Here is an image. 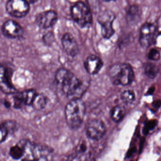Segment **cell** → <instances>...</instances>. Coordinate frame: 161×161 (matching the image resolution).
Instances as JSON below:
<instances>
[{"instance_id":"6da1fadb","label":"cell","mask_w":161,"mask_h":161,"mask_svg":"<svg viewBox=\"0 0 161 161\" xmlns=\"http://www.w3.org/2000/svg\"><path fill=\"white\" fill-rule=\"evenodd\" d=\"M57 83L70 100L81 99L87 88V83L79 79L69 70L61 68L55 75Z\"/></svg>"},{"instance_id":"7a4b0ae2","label":"cell","mask_w":161,"mask_h":161,"mask_svg":"<svg viewBox=\"0 0 161 161\" xmlns=\"http://www.w3.org/2000/svg\"><path fill=\"white\" fill-rule=\"evenodd\" d=\"M23 161H52L54 153L53 149L46 145L22 139Z\"/></svg>"},{"instance_id":"3957f363","label":"cell","mask_w":161,"mask_h":161,"mask_svg":"<svg viewBox=\"0 0 161 161\" xmlns=\"http://www.w3.org/2000/svg\"><path fill=\"white\" fill-rule=\"evenodd\" d=\"M66 122L73 129L79 128L82 124L85 116V106L81 99L70 100L65 108Z\"/></svg>"},{"instance_id":"277c9868","label":"cell","mask_w":161,"mask_h":161,"mask_svg":"<svg viewBox=\"0 0 161 161\" xmlns=\"http://www.w3.org/2000/svg\"><path fill=\"white\" fill-rule=\"evenodd\" d=\"M109 76L112 83L116 85H130L135 78L134 71L128 63H118L111 67Z\"/></svg>"},{"instance_id":"5b68a950","label":"cell","mask_w":161,"mask_h":161,"mask_svg":"<svg viewBox=\"0 0 161 161\" xmlns=\"http://www.w3.org/2000/svg\"><path fill=\"white\" fill-rule=\"evenodd\" d=\"M73 20L80 27L90 26L93 22V16L88 6L82 1L76 2L71 8Z\"/></svg>"},{"instance_id":"8992f818","label":"cell","mask_w":161,"mask_h":161,"mask_svg":"<svg viewBox=\"0 0 161 161\" xmlns=\"http://www.w3.org/2000/svg\"><path fill=\"white\" fill-rule=\"evenodd\" d=\"M116 18L114 13L110 10L103 11L99 15L97 21L101 26L102 36L105 39H109L115 33L112 24Z\"/></svg>"},{"instance_id":"52a82bcc","label":"cell","mask_w":161,"mask_h":161,"mask_svg":"<svg viewBox=\"0 0 161 161\" xmlns=\"http://www.w3.org/2000/svg\"><path fill=\"white\" fill-rule=\"evenodd\" d=\"M13 69L7 64H1L0 70V86L1 90L7 94H14L16 93L11 82Z\"/></svg>"},{"instance_id":"ba28073f","label":"cell","mask_w":161,"mask_h":161,"mask_svg":"<svg viewBox=\"0 0 161 161\" xmlns=\"http://www.w3.org/2000/svg\"><path fill=\"white\" fill-rule=\"evenodd\" d=\"M6 10L11 16L23 18L30 11V3L23 0H9L6 4Z\"/></svg>"},{"instance_id":"9c48e42d","label":"cell","mask_w":161,"mask_h":161,"mask_svg":"<svg viewBox=\"0 0 161 161\" xmlns=\"http://www.w3.org/2000/svg\"><path fill=\"white\" fill-rule=\"evenodd\" d=\"M157 26L154 23L145 22L143 24L140 30L139 42L144 48H148L154 42L157 32Z\"/></svg>"},{"instance_id":"30bf717a","label":"cell","mask_w":161,"mask_h":161,"mask_svg":"<svg viewBox=\"0 0 161 161\" xmlns=\"http://www.w3.org/2000/svg\"><path fill=\"white\" fill-rule=\"evenodd\" d=\"M106 128L105 124L100 119L89 121L85 127L86 135L94 140H99L105 135Z\"/></svg>"},{"instance_id":"8fae6325","label":"cell","mask_w":161,"mask_h":161,"mask_svg":"<svg viewBox=\"0 0 161 161\" xmlns=\"http://www.w3.org/2000/svg\"><path fill=\"white\" fill-rule=\"evenodd\" d=\"M58 16L55 11L48 10L39 13L36 18L38 26L42 29H47L56 24Z\"/></svg>"},{"instance_id":"7c38bea8","label":"cell","mask_w":161,"mask_h":161,"mask_svg":"<svg viewBox=\"0 0 161 161\" xmlns=\"http://www.w3.org/2000/svg\"><path fill=\"white\" fill-rule=\"evenodd\" d=\"M2 32L7 38L16 39L22 36L23 30L16 21L9 20L3 23L2 26Z\"/></svg>"},{"instance_id":"4fadbf2b","label":"cell","mask_w":161,"mask_h":161,"mask_svg":"<svg viewBox=\"0 0 161 161\" xmlns=\"http://www.w3.org/2000/svg\"><path fill=\"white\" fill-rule=\"evenodd\" d=\"M62 44L66 53L74 57L79 53V47L75 38L71 34L66 33L62 38Z\"/></svg>"},{"instance_id":"5bb4252c","label":"cell","mask_w":161,"mask_h":161,"mask_svg":"<svg viewBox=\"0 0 161 161\" xmlns=\"http://www.w3.org/2000/svg\"><path fill=\"white\" fill-rule=\"evenodd\" d=\"M103 65L104 63L100 58L94 54L88 56L84 63L85 69L90 75H95L98 73Z\"/></svg>"},{"instance_id":"9a60e30c","label":"cell","mask_w":161,"mask_h":161,"mask_svg":"<svg viewBox=\"0 0 161 161\" xmlns=\"http://www.w3.org/2000/svg\"><path fill=\"white\" fill-rule=\"evenodd\" d=\"M141 10L137 5H131L127 11L126 20L131 26L138 24L141 20Z\"/></svg>"},{"instance_id":"2e32d148","label":"cell","mask_w":161,"mask_h":161,"mask_svg":"<svg viewBox=\"0 0 161 161\" xmlns=\"http://www.w3.org/2000/svg\"><path fill=\"white\" fill-rule=\"evenodd\" d=\"M17 123L12 120L4 121L1 125V142L4 141L8 135L16 129Z\"/></svg>"},{"instance_id":"e0dca14e","label":"cell","mask_w":161,"mask_h":161,"mask_svg":"<svg viewBox=\"0 0 161 161\" xmlns=\"http://www.w3.org/2000/svg\"><path fill=\"white\" fill-rule=\"evenodd\" d=\"M126 113L125 107L122 105H117L112 109L111 117L113 121L118 123L123 119Z\"/></svg>"},{"instance_id":"ac0fdd59","label":"cell","mask_w":161,"mask_h":161,"mask_svg":"<svg viewBox=\"0 0 161 161\" xmlns=\"http://www.w3.org/2000/svg\"><path fill=\"white\" fill-rule=\"evenodd\" d=\"M47 104L46 97L42 94H37L31 106L36 110H41L46 107Z\"/></svg>"},{"instance_id":"d6986e66","label":"cell","mask_w":161,"mask_h":161,"mask_svg":"<svg viewBox=\"0 0 161 161\" xmlns=\"http://www.w3.org/2000/svg\"><path fill=\"white\" fill-rule=\"evenodd\" d=\"M10 155L11 157L15 160H20L22 159L23 147L20 140L10 148Z\"/></svg>"},{"instance_id":"ffe728a7","label":"cell","mask_w":161,"mask_h":161,"mask_svg":"<svg viewBox=\"0 0 161 161\" xmlns=\"http://www.w3.org/2000/svg\"><path fill=\"white\" fill-rule=\"evenodd\" d=\"M144 72L145 74L149 78L153 79L157 75L159 72V68L154 63H147L144 67Z\"/></svg>"},{"instance_id":"44dd1931","label":"cell","mask_w":161,"mask_h":161,"mask_svg":"<svg viewBox=\"0 0 161 161\" xmlns=\"http://www.w3.org/2000/svg\"><path fill=\"white\" fill-rule=\"evenodd\" d=\"M121 99L126 105L131 104L135 101L136 96L135 93L131 90H125L123 92L121 96Z\"/></svg>"},{"instance_id":"7402d4cb","label":"cell","mask_w":161,"mask_h":161,"mask_svg":"<svg viewBox=\"0 0 161 161\" xmlns=\"http://www.w3.org/2000/svg\"><path fill=\"white\" fill-rule=\"evenodd\" d=\"M157 124L156 120H152L145 122L144 127L143 128V133L144 135H147L150 130H153Z\"/></svg>"},{"instance_id":"603a6c76","label":"cell","mask_w":161,"mask_h":161,"mask_svg":"<svg viewBox=\"0 0 161 161\" xmlns=\"http://www.w3.org/2000/svg\"><path fill=\"white\" fill-rule=\"evenodd\" d=\"M148 58L149 59L152 61H157L160 59L161 58L160 52L155 48L151 49L148 53Z\"/></svg>"},{"instance_id":"cb8c5ba5","label":"cell","mask_w":161,"mask_h":161,"mask_svg":"<svg viewBox=\"0 0 161 161\" xmlns=\"http://www.w3.org/2000/svg\"><path fill=\"white\" fill-rule=\"evenodd\" d=\"M54 40V34L51 32H49L43 37V40L46 44L47 45H51Z\"/></svg>"},{"instance_id":"d4e9b609","label":"cell","mask_w":161,"mask_h":161,"mask_svg":"<svg viewBox=\"0 0 161 161\" xmlns=\"http://www.w3.org/2000/svg\"><path fill=\"white\" fill-rule=\"evenodd\" d=\"M137 148L136 147H133L131 148H129L128 151L127 152L126 157L128 158L130 157L132 155H133L137 152Z\"/></svg>"},{"instance_id":"484cf974","label":"cell","mask_w":161,"mask_h":161,"mask_svg":"<svg viewBox=\"0 0 161 161\" xmlns=\"http://www.w3.org/2000/svg\"><path fill=\"white\" fill-rule=\"evenodd\" d=\"M79 157L80 156L79 153L73 154L69 157V161H81V158Z\"/></svg>"},{"instance_id":"4316f807","label":"cell","mask_w":161,"mask_h":161,"mask_svg":"<svg viewBox=\"0 0 161 161\" xmlns=\"http://www.w3.org/2000/svg\"><path fill=\"white\" fill-rule=\"evenodd\" d=\"M145 138H142L140 139V144H139V154H140L141 153L144 145V143H145Z\"/></svg>"},{"instance_id":"83f0119b","label":"cell","mask_w":161,"mask_h":161,"mask_svg":"<svg viewBox=\"0 0 161 161\" xmlns=\"http://www.w3.org/2000/svg\"><path fill=\"white\" fill-rule=\"evenodd\" d=\"M161 105V101H156L153 103L154 107L156 108H159Z\"/></svg>"},{"instance_id":"f1b7e54d","label":"cell","mask_w":161,"mask_h":161,"mask_svg":"<svg viewBox=\"0 0 161 161\" xmlns=\"http://www.w3.org/2000/svg\"><path fill=\"white\" fill-rule=\"evenodd\" d=\"M154 91V89H153V88H152V89H150L149 90V91L148 92V93L149 95H151L153 93Z\"/></svg>"}]
</instances>
